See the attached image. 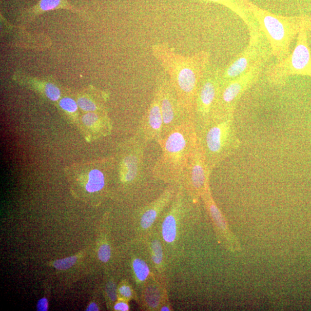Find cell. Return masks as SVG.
Instances as JSON below:
<instances>
[{"label": "cell", "instance_id": "obj_9", "mask_svg": "<svg viewBox=\"0 0 311 311\" xmlns=\"http://www.w3.org/2000/svg\"><path fill=\"white\" fill-rule=\"evenodd\" d=\"M163 120L161 110V94L160 87L156 83L153 100L141 121L138 133L147 143L161 139Z\"/></svg>", "mask_w": 311, "mask_h": 311}, {"label": "cell", "instance_id": "obj_5", "mask_svg": "<svg viewBox=\"0 0 311 311\" xmlns=\"http://www.w3.org/2000/svg\"><path fill=\"white\" fill-rule=\"evenodd\" d=\"M220 74V70L210 68L209 65L201 80L195 98L192 120L196 132L213 120L221 88Z\"/></svg>", "mask_w": 311, "mask_h": 311}, {"label": "cell", "instance_id": "obj_26", "mask_svg": "<svg viewBox=\"0 0 311 311\" xmlns=\"http://www.w3.org/2000/svg\"><path fill=\"white\" fill-rule=\"evenodd\" d=\"M48 310V301L45 298L39 300L37 304V310L46 311Z\"/></svg>", "mask_w": 311, "mask_h": 311}, {"label": "cell", "instance_id": "obj_24", "mask_svg": "<svg viewBox=\"0 0 311 311\" xmlns=\"http://www.w3.org/2000/svg\"><path fill=\"white\" fill-rule=\"evenodd\" d=\"M83 123L88 127L95 126L99 121L100 117L93 112H89L83 117Z\"/></svg>", "mask_w": 311, "mask_h": 311}, {"label": "cell", "instance_id": "obj_28", "mask_svg": "<svg viewBox=\"0 0 311 311\" xmlns=\"http://www.w3.org/2000/svg\"><path fill=\"white\" fill-rule=\"evenodd\" d=\"M129 308V307L128 304H126L124 302H122V301H121V302L118 303L114 307V309L115 310L120 311L128 310Z\"/></svg>", "mask_w": 311, "mask_h": 311}, {"label": "cell", "instance_id": "obj_29", "mask_svg": "<svg viewBox=\"0 0 311 311\" xmlns=\"http://www.w3.org/2000/svg\"><path fill=\"white\" fill-rule=\"evenodd\" d=\"M99 309V307L96 304L92 303L88 305V307L87 308V311H98Z\"/></svg>", "mask_w": 311, "mask_h": 311}, {"label": "cell", "instance_id": "obj_4", "mask_svg": "<svg viewBox=\"0 0 311 311\" xmlns=\"http://www.w3.org/2000/svg\"><path fill=\"white\" fill-rule=\"evenodd\" d=\"M251 9L270 43L273 53L279 59L288 54L291 42L301 28L311 27V17L287 18L273 15L254 6Z\"/></svg>", "mask_w": 311, "mask_h": 311}, {"label": "cell", "instance_id": "obj_25", "mask_svg": "<svg viewBox=\"0 0 311 311\" xmlns=\"http://www.w3.org/2000/svg\"><path fill=\"white\" fill-rule=\"evenodd\" d=\"M107 291L110 298L112 301H115L116 299V293L115 285L112 283L108 284L107 286Z\"/></svg>", "mask_w": 311, "mask_h": 311}, {"label": "cell", "instance_id": "obj_21", "mask_svg": "<svg viewBox=\"0 0 311 311\" xmlns=\"http://www.w3.org/2000/svg\"><path fill=\"white\" fill-rule=\"evenodd\" d=\"M152 259L156 264L161 263L163 260V254L161 244L157 240H154L152 244Z\"/></svg>", "mask_w": 311, "mask_h": 311}, {"label": "cell", "instance_id": "obj_19", "mask_svg": "<svg viewBox=\"0 0 311 311\" xmlns=\"http://www.w3.org/2000/svg\"><path fill=\"white\" fill-rule=\"evenodd\" d=\"M45 93L47 98L54 102L59 101L61 96L60 89L51 83H47Z\"/></svg>", "mask_w": 311, "mask_h": 311}, {"label": "cell", "instance_id": "obj_10", "mask_svg": "<svg viewBox=\"0 0 311 311\" xmlns=\"http://www.w3.org/2000/svg\"><path fill=\"white\" fill-rule=\"evenodd\" d=\"M307 30L311 27L301 28L293 53L282 66L286 74H299L311 77V55L308 45Z\"/></svg>", "mask_w": 311, "mask_h": 311}, {"label": "cell", "instance_id": "obj_7", "mask_svg": "<svg viewBox=\"0 0 311 311\" xmlns=\"http://www.w3.org/2000/svg\"><path fill=\"white\" fill-rule=\"evenodd\" d=\"M210 174L204 154L198 144L183 172L180 185L186 188L191 195L202 197L210 188Z\"/></svg>", "mask_w": 311, "mask_h": 311}, {"label": "cell", "instance_id": "obj_23", "mask_svg": "<svg viewBox=\"0 0 311 311\" xmlns=\"http://www.w3.org/2000/svg\"><path fill=\"white\" fill-rule=\"evenodd\" d=\"M98 257L104 263L110 260L111 257V248L109 245L103 244L98 251Z\"/></svg>", "mask_w": 311, "mask_h": 311}, {"label": "cell", "instance_id": "obj_13", "mask_svg": "<svg viewBox=\"0 0 311 311\" xmlns=\"http://www.w3.org/2000/svg\"><path fill=\"white\" fill-rule=\"evenodd\" d=\"M255 49L249 48L246 53L239 56L234 62L230 64L223 71H221V85H224L241 76L247 71L248 68L256 58Z\"/></svg>", "mask_w": 311, "mask_h": 311}, {"label": "cell", "instance_id": "obj_12", "mask_svg": "<svg viewBox=\"0 0 311 311\" xmlns=\"http://www.w3.org/2000/svg\"><path fill=\"white\" fill-rule=\"evenodd\" d=\"M60 9H67L80 15H86L84 12L70 5L68 0H40L34 6L23 11L18 18L22 22L29 23L45 12Z\"/></svg>", "mask_w": 311, "mask_h": 311}, {"label": "cell", "instance_id": "obj_8", "mask_svg": "<svg viewBox=\"0 0 311 311\" xmlns=\"http://www.w3.org/2000/svg\"><path fill=\"white\" fill-rule=\"evenodd\" d=\"M258 67L251 68L249 72L221 86L213 119L234 114L236 103L257 77Z\"/></svg>", "mask_w": 311, "mask_h": 311}, {"label": "cell", "instance_id": "obj_11", "mask_svg": "<svg viewBox=\"0 0 311 311\" xmlns=\"http://www.w3.org/2000/svg\"><path fill=\"white\" fill-rule=\"evenodd\" d=\"M202 197L203 198L207 209L209 212L220 237L223 239L226 247L232 252L240 251L241 246H240L239 240L230 231L227 221L212 198L210 188L202 195Z\"/></svg>", "mask_w": 311, "mask_h": 311}, {"label": "cell", "instance_id": "obj_14", "mask_svg": "<svg viewBox=\"0 0 311 311\" xmlns=\"http://www.w3.org/2000/svg\"><path fill=\"white\" fill-rule=\"evenodd\" d=\"M106 178L100 169H93L89 173L88 181L86 186V190L89 192H95L102 190L105 186Z\"/></svg>", "mask_w": 311, "mask_h": 311}, {"label": "cell", "instance_id": "obj_18", "mask_svg": "<svg viewBox=\"0 0 311 311\" xmlns=\"http://www.w3.org/2000/svg\"><path fill=\"white\" fill-rule=\"evenodd\" d=\"M78 106L85 111L93 112L98 110L96 104L87 97H80L78 99Z\"/></svg>", "mask_w": 311, "mask_h": 311}, {"label": "cell", "instance_id": "obj_16", "mask_svg": "<svg viewBox=\"0 0 311 311\" xmlns=\"http://www.w3.org/2000/svg\"><path fill=\"white\" fill-rule=\"evenodd\" d=\"M133 266L135 276L139 280L144 281L147 279L149 269L147 263L140 259H135Z\"/></svg>", "mask_w": 311, "mask_h": 311}, {"label": "cell", "instance_id": "obj_3", "mask_svg": "<svg viewBox=\"0 0 311 311\" xmlns=\"http://www.w3.org/2000/svg\"><path fill=\"white\" fill-rule=\"evenodd\" d=\"M196 133L198 143L211 171L227 159L238 146L234 114L212 120Z\"/></svg>", "mask_w": 311, "mask_h": 311}, {"label": "cell", "instance_id": "obj_15", "mask_svg": "<svg viewBox=\"0 0 311 311\" xmlns=\"http://www.w3.org/2000/svg\"><path fill=\"white\" fill-rule=\"evenodd\" d=\"M163 237L165 241L172 243L177 236V224L175 217L172 214L168 215L163 224Z\"/></svg>", "mask_w": 311, "mask_h": 311}, {"label": "cell", "instance_id": "obj_27", "mask_svg": "<svg viewBox=\"0 0 311 311\" xmlns=\"http://www.w3.org/2000/svg\"><path fill=\"white\" fill-rule=\"evenodd\" d=\"M120 293L126 298H130L131 296V290L128 286H122L120 288Z\"/></svg>", "mask_w": 311, "mask_h": 311}, {"label": "cell", "instance_id": "obj_30", "mask_svg": "<svg viewBox=\"0 0 311 311\" xmlns=\"http://www.w3.org/2000/svg\"><path fill=\"white\" fill-rule=\"evenodd\" d=\"M161 310H163V311H164H164H167H167H168V310H169V308L168 307H163L162 308Z\"/></svg>", "mask_w": 311, "mask_h": 311}, {"label": "cell", "instance_id": "obj_6", "mask_svg": "<svg viewBox=\"0 0 311 311\" xmlns=\"http://www.w3.org/2000/svg\"><path fill=\"white\" fill-rule=\"evenodd\" d=\"M161 94V110L163 120L162 139L177 126L192 122L181 107L166 72L160 73L156 80Z\"/></svg>", "mask_w": 311, "mask_h": 311}, {"label": "cell", "instance_id": "obj_2", "mask_svg": "<svg viewBox=\"0 0 311 311\" xmlns=\"http://www.w3.org/2000/svg\"><path fill=\"white\" fill-rule=\"evenodd\" d=\"M162 154L152 168L153 177L164 182L180 185L184 171L198 147L192 122L178 126L157 142Z\"/></svg>", "mask_w": 311, "mask_h": 311}, {"label": "cell", "instance_id": "obj_17", "mask_svg": "<svg viewBox=\"0 0 311 311\" xmlns=\"http://www.w3.org/2000/svg\"><path fill=\"white\" fill-rule=\"evenodd\" d=\"M76 256L70 257L67 258L59 259L53 263V266L58 270H64L72 267L76 262Z\"/></svg>", "mask_w": 311, "mask_h": 311}, {"label": "cell", "instance_id": "obj_22", "mask_svg": "<svg viewBox=\"0 0 311 311\" xmlns=\"http://www.w3.org/2000/svg\"><path fill=\"white\" fill-rule=\"evenodd\" d=\"M205 2H211L215 3H218L221 5H223L225 7H227L230 9H232L235 12H237L244 18L243 15L241 12H240L238 9V6L237 3H235V0H201Z\"/></svg>", "mask_w": 311, "mask_h": 311}, {"label": "cell", "instance_id": "obj_1", "mask_svg": "<svg viewBox=\"0 0 311 311\" xmlns=\"http://www.w3.org/2000/svg\"><path fill=\"white\" fill-rule=\"evenodd\" d=\"M151 51L167 74L181 107L192 120L198 88L209 65V54L201 51L183 55L166 43L152 45Z\"/></svg>", "mask_w": 311, "mask_h": 311}, {"label": "cell", "instance_id": "obj_20", "mask_svg": "<svg viewBox=\"0 0 311 311\" xmlns=\"http://www.w3.org/2000/svg\"><path fill=\"white\" fill-rule=\"evenodd\" d=\"M59 105L62 109L70 113L76 112L79 107L77 103L75 102L73 99L70 98L61 99Z\"/></svg>", "mask_w": 311, "mask_h": 311}]
</instances>
